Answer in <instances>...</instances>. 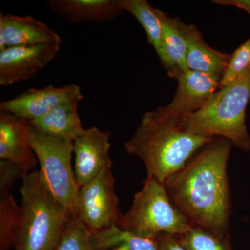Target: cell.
<instances>
[{
  "label": "cell",
  "mask_w": 250,
  "mask_h": 250,
  "mask_svg": "<svg viewBox=\"0 0 250 250\" xmlns=\"http://www.w3.org/2000/svg\"><path fill=\"white\" fill-rule=\"evenodd\" d=\"M232 145L224 138L213 140L164 183L192 226L222 236L229 234L231 218L228 164Z\"/></svg>",
  "instance_id": "cell-1"
},
{
  "label": "cell",
  "mask_w": 250,
  "mask_h": 250,
  "mask_svg": "<svg viewBox=\"0 0 250 250\" xmlns=\"http://www.w3.org/2000/svg\"><path fill=\"white\" fill-rule=\"evenodd\" d=\"M213 140L211 136L186 131L179 120L161 106L143 115L134 134L125 143L124 147L128 154L144 164L147 177L164 184Z\"/></svg>",
  "instance_id": "cell-2"
},
{
  "label": "cell",
  "mask_w": 250,
  "mask_h": 250,
  "mask_svg": "<svg viewBox=\"0 0 250 250\" xmlns=\"http://www.w3.org/2000/svg\"><path fill=\"white\" fill-rule=\"evenodd\" d=\"M250 100V67L231 84L220 88L198 111L179 120L194 134L220 136L237 147L250 151V135L246 125Z\"/></svg>",
  "instance_id": "cell-3"
},
{
  "label": "cell",
  "mask_w": 250,
  "mask_h": 250,
  "mask_svg": "<svg viewBox=\"0 0 250 250\" xmlns=\"http://www.w3.org/2000/svg\"><path fill=\"white\" fill-rule=\"evenodd\" d=\"M22 216L15 250H54L70 215L53 196L40 171L22 179Z\"/></svg>",
  "instance_id": "cell-4"
},
{
  "label": "cell",
  "mask_w": 250,
  "mask_h": 250,
  "mask_svg": "<svg viewBox=\"0 0 250 250\" xmlns=\"http://www.w3.org/2000/svg\"><path fill=\"white\" fill-rule=\"evenodd\" d=\"M118 227L136 236L154 239L161 234L178 236L192 225L171 201L164 184L147 177Z\"/></svg>",
  "instance_id": "cell-5"
},
{
  "label": "cell",
  "mask_w": 250,
  "mask_h": 250,
  "mask_svg": "<svg viewBox=\"0 0 250 250\" xmlns=\"http://www.w3.org/2000/svg\"><path fill=\"white\" fill-rule=\"evenodd\" d=\"M31 146L47 188L71 216H76L80 188L72 166L73 141L42 134L31 126Z\"/></svg>",
  "instance_id": "cell-6"
},
{
  "label": "cell",
  "mask_w": 250,
  "mask_h": 250,
  "mask_svg": "<svg viewBox=\"0 0 250 250\" xmlns=\"http://www.w3.org/2000/svg\"><path fill=\"white\" fill-rule=\"evenodd\" d=\"M77 216L91 232L118 226L123 215L111 168L104 169L81 188Z\"/></svg>",
  "instance_id": "cell-7"
},
{
  "label": "cell",
  "mask_w": 250,
  "mask_h": 250,
  "mask_svg": "<svg viewBox=\"0 0 250 250\" xmlns=\"http://www.w3.org/2000/svg\"><path fill=\"white\" fill-rule=\"evenodd\" d=\"M82 90L76 84L56 87L49 85L42 88H31L16 98L0 103V111L10 113L30 122L45 116L63 104L81 102Z\"/></svg>",
  "instance_id": "cell-8"
},
{
  "label": "cell",
  "mask_w": 250,
  "mask_h": 250,
  "mask_svg": "<svg viewBox=\"0 0 250 250\" xmlns=\"http://www.w3.org/2000/svg\"><path fill=\"white\" fill-rule=\"evenodd\" d=\"M59 44L9 47L0 52V85L10 86L32 78L52 62Z\"/></svg>",
  "instance_id": "cell-9"
},
{
  "label": "cell",
  "mask_w": 250,
  "mask_h": 250,
  "mask_svg": "<svg viewBox=\"0 0 250 250\" xmlns=\"http://www.w3.org/2000/svg\"><path fill=\"white\" fill-rule=\"evenodd\" d=\"M111 131L93 126L74 142L75 173L80 188L104 169L111 168Z\"/></svg>",
  "instance_id": "cell-10"
},
{
  "label": "cell",
  "mask_w": 250,
  "mask_h": 250,
  "mask_svg": "<svg viewBox=\"0 0 250 250\" xmlns=\"http://www.w3.org/2000/svg\"><path fill=\"white\" fill-rule=\"evenodd\" d=\"M177 80L178 88L173 100L164 107L170 116L179 120L198 111L209 101L220 88L221 77L187 69Z\"/></svg>",
  "instance_id": "cell-11"
},
{
  "label": "cell",
  "mask_w": 250,
  "mask_h": 250,
  "mask_svg": "<svg viewBox=\"0 0 250 250\" xmlns=\"http://www.w3.org/2000/svg\"><path fill=\"white\" fill-rule=\"evenodd\" d=\"M0 160L16 163L27 172L38 162L31 146L29 122L3 111H0Z\"/></svg>",
  "instance_id": "cell-12"
},
{
  "label": "cell",
  "mask_w": 250,
  "mask_h": 250,
  "mask_svg": "<svg viewBox=\"0 0 250 250\" xmlns=\"http://www.w3.org/2000/svg\"><path fill=\"white\" fill-rule=\"evenodd\" d=\"M61 43L57 33L32 16L0 12V52L9 47Z\"/></svg>",
  "instance_id": "cell-13"
},
{
  "label": "cell",
  "mask_w": 250,
  "mask_h": 250,
  "mask_svg": "<svg viewBox=\"0 0 250 250\" xmlns=\"http://www.w3.org/2000/svg\"><path fill=\"white\" fill-rule=\"evenodd\" d=\"M52 12L79 23H103L113 21L123 12L118 0H47Z\"/></svg>",
  "instance_id": "cell-14"
},
{
  "label": "cell",
  "mask_w": 250,
  "mask_h": 250,
  "mask_svg": "<svg viewBox=\"0 0 250 250\" xmlns=\"http://www.w3.org/2000/svg\"><path fill=\"white\" fill-rule=\"evenodd\" d=\"M180 27L187 39L188 68L222 77L231 55L207 45L202 33L193 24H187L180 21Z\"/></svg>",
  "instance_id": "cell-15"
},
{
  "label": "cell",
  "mask_w": 250,
  "mask_h": 250,
  "mask_svg": "<svg viewBox=\"0 0 250 250\" xmlns=\"http://www.w3.org/2000/svg\"><path fill=\"white\" fill-rule=\"evenodd\" d=\"M162 29L163 56L161 59L169 77L177 79L187 70V42L182 28L180 20L172 18L161 10L156 9Z\"/></svg>",
  "instance_id": "cell-16"
},
{
  "label": "cell",
  "mask_w": 250,
  "mask_h": 250,
  "mask_svg": "<svg viewBox=\"0 0 250 250\" xmlns=\"http://www.w3.org/2000/svg\"><path fill=\"white\" fill-rule=\"evenodd\" d=\"M79 104L80 102L63 104L29 124L42 134L75 142L85 130L79 115Z\"/></svg>",
  "instance_id": "cell-17"
},
{
  "label": "cell",
  "mask_w": 250,
  "mask_h": 250,
  "mask_svg": "<svg viewBox=\"0 0 250 250\" xmlns=\"http://www.w3.org/2000/svg\"><path fill=\"white\" fill-rule=\"evenodd\" d=\"M93 250H159L156 238H143L118 226L91 232Z\"/></svg>",
  "instance_id": "cell-18"
},
{
  "label": "cell",
  "mask_w": 250,
  "mask_h": 250,
  "mask_svg": "<svg viewBox=\"0 0 250 250\" xmlns=\"http://www.w3.org/2000/svg\"><path fill=\"white\" fill-rule=\"evenodd\" d=\"M123 11L132 15L141 24L146 35L147 42L154 49L159 59L162 58V29L156 9L146 0H118Z\"/></svg>",
  "instance_id": "cell-19"
},
{
  "label": "cell",
  "mask_w": 250,
  "mask_h": 250,
  "mask_svg": "<svg viewBox=\"0 0 250 250\" xmlns=\"http://www.w3.org/2000/svg\"><path fill=\"white\" fill-rule=\"evenodd\" d=\"M22 208L11 193L0 197V250H9L16 244Z\"/></svg>",
  "instance_id": "cell-20"
},
{
  "label": "cell",
  "mask_w": 250,
  "mask_h": 250,
  "mask_svg": "<svg viewBox=\"0 0 250 250\" xmlns=\"http://www.w3.org/2000/svg\"><path fill=\"white\" fill-rule=\"evenodd\" d=\"M176 237L186 250H232L229 234L222 236L199 227Z\"/></svg>",
  "instance_id": "cell-21"
},
{
  "label": "cell",
  "mask_w": 250,
  "mask_h": 250,
  "mask_svg": "<svg viewBox=\"0 0 250 250\" xmlns=\"http://www.w3.org/2000/svg\"><path fill=\"white\" fill-rule=\"evenodd\" d=\"M54 250H93L91 231L77 215L69 219Z\"/></svg>",
  "instance_id": "cell-22"
},
{
  "label": "cell",
  "mask_w": 250,
  "mask_h": 250,
  "mask_svg": "<svg viewBox=\"0 0 250 250\" xmlns=\"http://www.w3.org/2000/svg\"><path fill=\"white\" fill-rule=\"evenodd\" d=\"M250 67V39L237 48L230 57L222 75L220 88L231 84Z\"/></svg>",
  "instance_id": "cell-23"
},
{
  "label": "cell",
  "mask_w": 250,
  "mask_h": 250,
  "mask_svg": "<svg viewBox=\"0 0 250 250\" xmlns=\"http://www.w3.org/2000/svg\"><path fill=\"white\" fill-rule=\"evenodd\" d=\"M29 173L22 166L16 163L0 160V197L9 194L15 182L18 179H23Z\"/></svg>",
  "instance_id": "cell-24"
},
{
  "label": "cell",
  "mask_w": 250,
  "mask_h": 250,
  "mask_svg": "<svg viewBox=\"0 0 250 250\" xmlns=\"http://www.w3.org/2000/svg\"><path fill=\"white\" fill-rule=\"evenodd\" d=\"M159 250H186L179 243L177 237L169 234H161L156 238Z\"/></svg>",
  "instance_id": "cell-25"
},
{
  "label": "cell",
  "mask_w": 250,
  "mask_h": 250,
  "mask_svg": "<svg viewBox=\"0 0 250 250\" xmlns=\"http://www.w3.org/2000/svg\"><path fill=\"white\" fill-rule=\"evenodd\" d=\"M215 4L220 5H231L245 10L250 15V0H218Z\"/></svg>",
  "instance_id": "cell-26"
},
{
  "label": "cell",
  "mask_w": 250,
  "mask_h": 250,
  "mask_svg": "<svg viewBox=\"0 0 250 250\" xmlns=\"http://www.w3.org/2000/svg\"></svg>",
  "instance_id": "cell-27"
}]
</instances>
